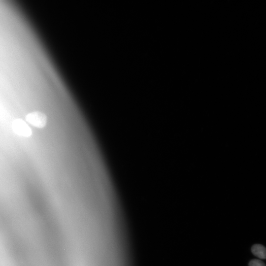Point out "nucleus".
<instances>
[{
  "instance_id": "1",
  "label": "nucleus",
  "mask_w": 266,
  "mask_h": 266,
  "mask_svg": "<svg viewBox=\"0 0 266 266\" xmlns=\"http://www.w3.org/2000/svg\"><path fill=\"white\" fill-rule=\"evenodd\" d=\"M25 119L29 123L38 128H44L47 121L46 115L40 111L29 113L26 116Z\"/></svg>"
},
{
  "instance_id": "4",
  "label": "nucleus",
  "mask_w": 266,
  "mask_h": 266,
  "mask_svg": "<svg viewBox=\"0 0 266 266\" xmlns=\"http://www.w3.org/2000/svg\"><path fill=\"white\" fill-rule=\"evenodd\" d=\"M249 266H266L262 261L258 259H253L249 263Z\"/></svg>"
},
{
  "instance_id": "2",
  "label": "nucleus",
  "mask_w": 266,
  "mask_h": 266,
  "mask_svg": "<svg viewBox=\"0 0 266 266\" xmlns=\"http://www.w3.org/2000/svg\"><path fill=\"white\" fill-rule=\"evenodd\" d=\"M12 128L13 132L20 136L29 137L32 134V129L21 119H16L13 121Z\"/></svg>"
},
{
  "instance_id": "3",
  "label": "nucleus",
  "mask_w": 266,
  "mask_h": 266,
  "mask_svg": "<svg viewBox=\"0 0 266 266\" xmlns=\"http://www.w3.org/2000/svg\"><path fill=\"white\" fill-rule=\"evenodd\" d=\"M251 252L254 255L261 259H266V247L260 244H256L252 246Z\"/></svg>"
}]
</instances>
